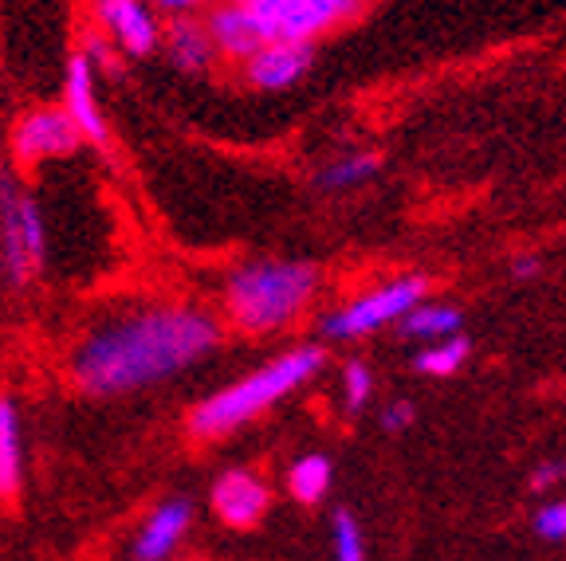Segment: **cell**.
<instances>
[{
	"label": "cell",
	"mask_w": 566,
	"mask_h": 561,
	"mask_svg": "<svg viewBox=\"0 0 566 561\" xmlns=\"http://www.w3.org/2000/svg\"><path fill=\"white\" fill-rule=\"evenodd\" d=\"M83 146L80 130L63 115V106H35L12 126V161L24 169L48 166V161L75 158Z\"/></svg>",
	"instance_id": "obj_7"
},
{
	"label": "cell",
	"mask_w": 566,
	"mask_h": 561,
	"mask_svg": "<svg viewBox=\"0 0 566 561\" xmlns=\"http://www.w3.org/2000/svg\"><path fill=\"white\" fill-rule=\"evenodd\" d=\"M331 479H335V467H331L327 456H300L287 467V491H292L303 507H315V502L331 491Z\"/></svg>",
	"instance_id": "obj_18"
},
{
	"label": "cell",
	"mask_w": 566,
	"mask_h": 561,
	"mask_svg": "<svg viewBox=\"0 0 566 561\" xmlns=\"http://www.w3.org/2000/svg\"><path fill=\"white\" fill-rule=\"evenodd\" d=\"M63 115L75 123L83 141L91 146H106V118L103 106H98V91H95V67L83 52H71L67 71H63Z\"/></svg>",
	"instance_id": "obj_11"
},
{
	"label": "cell",
	"mask_w": 566,
	"mask_h": 561,
	"mask_svg": "<svg viewBox=\"0 0 566 561\" xmlns=\"http://www.w3.org/2000/svg\"><path fill=\"white\" fill-rule=\"evenodd\" d=\"M91 12H95L98 35L106 44L134 60L150 55L161 44V28L150 0H91Z\"/></svg>",
	"instance_id": "obj_8"
},
{
	"label": "cell",
	"mask_w": 566,
	"mask_h": 561,
	"mask_svg": "<svg viewBox=\"0 0 566 561\" xmlns=\"http://www.w3.org/2000/svg\"><path fill=\"white\" fill-rule=\"evenodd\" d=\"M212 515L221 518L224 527L232 530H252L260 527V518L268 515V502H272V491L260 475L244 472V467H232L221 479L212 483Z\"/></svg>",
	"instance_id": "obj_10"
},
{
	"label": "cell",
	"mask_w": 566,
	"mask_h": 561,
	"mask_svg": "<svg viewBox=\"0 0 566 561\" xmlns=\"http://www.w3.org/2000/svg\"><path fill=\"white\" fill-rule=\"evenodd\" d=\"M327 366V353L311 342H300L292 350L275 353L264 366H256L252 373H244L232 385L209 393L193 413H189V436L193 440H221L229 432L244 428V424L260 421L264 413H272L283 396L300 393L307 381H315Z\"/></svg>",
	"instance_id": "obj_3"
},
{
	"label": "cell",
	"mask_w": 566,
	"mask_h": 561,
	"mask_svg": "<svg viewBox=\"0 0 566 561\" xmlns=\"http://www.w3.org/2000/svg\"><path fill=\"white\" fill-rule=\"evenodd\" d=\"M413 404L409 401H389L386 409H381V428L386 432H406L409 424H413Z\"/></svg>",
	"instance_id": "obj_23"
},
{
	"label": "cell",
	"mask_w": 566,
	"mask_h": 561,
	"mask_svg": "<svg viewBox=\"0 0 566 561\" xmlns=\"http://www.w3.org/2000/svg\"><path fill=\"white\" fill-rule=\"evenodd\" d=\"M424 298H429V275H394V279L378 283L370 290H358L354 298L331 307L318 318V334L327 342H358V338H370L386 326H398Z\"/></svg>",
	"instance_id": "obj_4"
},
{
	"label": "cell",
	"mask_w": 566,
	"mask_h": 561,
	"mask_svg": "<svg viewBox=\"0 0 566 561\" xmlns=\"http://www.w3.org/2000/svg\"><path fill=\"white\" fill-rule=\"evenodd\" d=\"M535 534L547 542H566V499H555L535 515Z\"/></svg>",
	"instance_id": "obj_22"
},
{
	"label": "cell",
	"mask_w": 566,
	"mask_h": 561,
	"mask_svg": "<svg viewBox=\"0 0 566 561\" xmlns=\"http://www.w3.org/2000/svg\"><path fill=\"white\" fill-rule=\"evenodd\" d=\"M311 63H315V47L287 44V40H264V44L248 55L244 63H237V67H240L244 87L264 91V95H280V91H292L295 83L307 80Z\"/></svg>",
	"instance_id": "obj_9"
},
{
	"label": "cell",
	"mask_w": 566,
	"mask_h": 561,
	"mask_svg": "<svg viewBox=\"0 0 566 561\" xmlns=\"http://www.w3.org/2000/svg\"><path fill=\"white\" fill-rule=\"evenodd\" d=\"M539 260L535 255H520V260H512V275L515 279H531V275H539Z\"/></svg>",
	"instance_id": "obj_26"
},
{
	"label": "cell",
	"mask_w": 566,
	"mask_h": 561,
	"mask_svg": "<svg viewBox=\"0 0 566 561\" xmlns=\"http://www.w3.org/2000/svg\"><path fill=\"white\" fill-rule=\"evenodd\" d=\"M224 342L221 315L197 303H138L98 318L71 346L67 378L87 396H123L166 385L217 353Z\"/></svg>",
	"instance_id": "obj_1"
},
{
	"label": "cell",
	"mask_w": 566,
	"mask_h": 561,
	"mask_svg": "<svg viewBox=\"0 0 566 561\" xmlns=\"http://www.w3.org/2000/svg\"><path fill=\"white\" fill-rule=\"evenodd\" d=\"M24 475V428L12 396H0V499H17Z\"/></svg>",
	"instance_id": "obj_15"
},
{
	"label": "cell",
	"mask_w": 566,
	"mask_h": 561,
	"mask_svg": "<svg viewBox=\"0 0 566 561\" xmlns=\"http://www.w3.org/2000/svg\"><path fill=\"white\" fill-rule=\"evenodd\" d=\"M0 260L12 283H28L48 260L44 212L9 173H0Z\"/></svg>",
	"instance_id": "obj_6"
},
{
	"label": "cell",
	"mask_w": 566,
	"mask_h": 561,
	"mask_svg": "<svg viewBox=\"0 0 566 561\" xmlns=\"http://www.w3.org/2000/svg\"><path fill=\"white\" fill-rule=\"evenodd\" d=\"M331 534H335V561H366L363 530H358V518L350 510H338L331 518Z\"/></svg>",
	"instance_id": "obj_21"
},
{
	"label": "cell",
	"mask_w": 566,
	"mask_h": 561,
	"mask_svg": "<svg viewBox=\"0 0 566 561\" xmlns=\"http://www.w3.org/2000/svg\"><path fill=\"white\" fill-rule=\"evenodd\" d=\"M381 169V158L374 149H350V154H338L327 166L315 173V184L323 193H346V189H358Z\"/></svg>",
	"instance_id": "obj_17"
},
{
	"label": "cell",
	"mask_w": 566,
	"mask_h": 561,
	"mask_svg": "<svg viewBox=\"0 0 566 561\" xmlns=\"http://www.w3.org/2000/svg\"><path fill=\"white\" fill-rule=\"evenodd\" d=\"M401 334L406 338H417V342H444V338H457L460 326H464V315H460L457 303H441V298H424L401 318Z\"/></svg>",
	"instance_id": "obj_16"
},
{
	"label": "cell",
	"mask_w": 566,
	"mask_h": 561,
	"mask_svg": "<svg viewBox=\"0 0 566 561\" xmlns=\"http://www.w3.org/2000/svg\"><path fill=\"white\" fill-rule=\"evenodd\" d=\"M469 353H472V342L464 334H457V338H444V342L421 346L413 366L421 369L424 378H452V373H460V366L469 361Z\"/></svg>",
	"instance_id": "obj_19"
},
{
	"label": "cell",
	"mask_w": 566,
	"mask_h": 561,
	"mask_svg": "<svg viewBox=\"0 0 566 561\" xmlns=\"http://www.w3.org/2000/svg\"><path fill=\"white\" fill-rule=\"evenodd\" d=\"M201 24H205V32H209L217 60L244 63L248 55L264 44V32L256 28V20L248 17L240 0H221V4H212L209 17H205Z\"/></svg>",
	"instance_id": "obj_12"
},
{
	"label": "cell",
	"mask_w": 566,
	"mask_h": 561,
	"mask_svg": "<svg viewBox=\"0 0 566 561\" xmlns=\"http://www.w3.org/2000/svg\"><path fill=\"white\" fill-rule=\"evenodd\" d=\"M318 295V267L307 260H252L224 275L221 315L244 338L292 330Z\"/></svg>",
	"instance_id": "obj_2"
},
{
	"label": "cell",
	"mask_w": 566,
	"mask_h": 561,
	"mask_svg": "<svg viewBox=\"0 0 566 561\" xmlns=\"http://www.w3.org/2000/svg\"><path fill=\"white\" fill-rule=\"evenodd\" d=\"M212 0H150V9H161L169 17H193V12L209 9Z\"/></svg>",
	"instance_id": "obj_24"
},
{
	"label": "cell",
	"mask_w": 566,
	"mask_h": 561,
	"mask_svg": "<svg viewBox=\"0 0 566 561\" xmlns=\"http://www.w3.org/2000/svg\"><path fill=\"white\" fill-rule=\"evenodd\" d=\"M166 55L177 71L186 75H201L217 63V52H212V40L205 32L201 20L193 17H174V24L166 28Z\"/></svg>",
	"instance_id": "obj_14"
},
{
	"label": "cell",
	"mask_w": 566,
	"mask_h": 561,
	"mask_svg": "<svg viewBox=\"0 0 566 561\" xmlns=\"http://www.w3.org/2000/svg\"><path fill=\"white\" fill-rule=\"evenodd\" d=\"M240 4H244L248 17L256 20L264 40L315 47V40L354 24L370 0H240Z\"/></svg>",
	"instance_id": "obj_5"
},
{
	"label": "cell",
	"mask_w": 566,
	"mask_h": 561,
	"mask_svg": "<svg viewBox=\"0 0 566 561\" xmlns=\"http://www.w3.org/2000/svg\"><path fill=\"white\" fill-rule=\"evenodd\" d=\"M563 479H566V464H543L539 472L531 475V491H551Z\"/></svg>",
	"instance_id": "obj_25"
},
{
	"label": "cell",
	"mask_w": 566,
	"mask_h": 561,
	"mask_svg": "<svg viewBox=\"0 0 566 561\" xmlns=\"http://www.w3.org/2000/svg\"><path fill=\"white\" fill-rule=\"evenodd\" d=\"M374 396V373L366 361H346L343 366V404L346 413H363Z\"/></svg>",
	"instance_id": "obj_20"
},
{
	"label": "cell",
	"mask_w": 566,
	"mask_h": 561,
	"mask_svg": "<svg viewBox=\"0 0 566 561\" xmlns=\"http://www.w3.org/2000/svg\"><path fill=\"white\" fill-rule=\"evenodd\" d=\"M189 522H193L189 499H166L142 522L138 538H134V561H169V553L186 538Z\"/></svg>",
	"instance_id": "obj_13"
}]
</instances>
